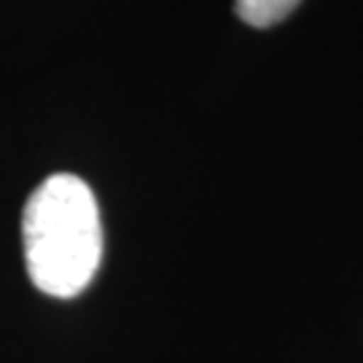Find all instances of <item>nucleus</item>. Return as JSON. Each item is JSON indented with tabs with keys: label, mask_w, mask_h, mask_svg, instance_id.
Segmentation results:
<instances>
[{
	"label": "nucleus",
	"mask_w": 363,
	"mask_h": 363,
	"mask_svg": "<svg viewBox=\"0 0 363 363\" xmlns=\"http://www.w3.org/2000/svg\"><path fill=\"white\" fill-rule=\"evenodd\" d=\"M301 0H234L237 16L250 27H272L283 22Z\"/></svg>",
	"instance_id": "f03ea898"
},
{
	"label": "nucleus",
	"mask_w": 363,
	"mask_h": 363,
	"mask_svg": "<svg viewBox=\"0 0 363 363\" xmlns=\"http://www.w3.org/2000/svg\"><path fill=\"white\" fill-rule=\"evenodd\" d=\"M22 242L38 291L73 298L89 286L103 261V220L86 181L54 172L40 183L22 213Z\"/></svg>",
	"instance_id": "f257e3e1"
}]
</instances>
